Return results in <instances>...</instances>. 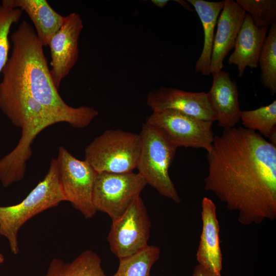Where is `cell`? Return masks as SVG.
<instances>
[{"instance_id": "6da1fadb", "label": "cell", "mask_w": 276, "mask_h": 276, "mask_svg": "<svg viewBox=\"0 0 276 276\" xmlns=\"http://www.w3.org/2000/svg\"><path fill=\"white\" fill-rule=\"evenodd\" d=\"M204 189L244 225L276 218V146L243 126L224 129L207 152Z\"/></svg>"}, {"instance_id": "7a4b0ae2", "label": "cell", "mask_w": 276, "mask_h": 276, "mask_svg": "<svg viewBox=\"0 0 276 276\" xmlns=\"http://www.w3.org/2000/svg\"><path fill=\"white\" fill-rule=\"evenodd\" d=\"M12 50L0 84L23 90L65 122L77 128L88 126L99 114L87 106L73 107L59 95L53 81L43 45L26 20L12 34Z\"/></svg>"}, {"instance_id": "3957f363", "label": "cell", "mask_w": 276, "mask_h": 276, "mask_svg": "<svg viewBox=\"0 0 276 276\" xmlns=\"http://www.w3.org/2000/svg\"><path fill=\"white\" fill-rule=\"evenodd\" d=\"M0 109L21 130L16 146L0 159V181L7 188L23 179L36 136L47 127L61 121L25 91L2 84Z\"/></svg>"}, {"instance_id": "277c9868", "label": "cell", "mask_w": 276, "mask_h": 276, "mask_svg": "<svg viewBox=\"0 0 276 276\" xmlns=\"http://www.w3.org/2000/svg\"><path fill=\"white\" fill-rule=\"evenodd\" d=\"M65 201L60 185L56 158H52L44 178L22 201L10 206H0V234L8 240L11 252H19L18 234L29 219Z\"/></svg>"}, {"instance_id": "5b68a950", "label": "cell", "mask_w": 276, "mask_h": 276, "mask_svg": "<svg viewBox=\"0 0 276 276\" xmlns=\"http://www.w3.org/2000/svg\"><path fill=\"white\" fill-rule=\"evenodd\" d=\"M140 135L138 173L162 196L180 203L181 199L169 174L177 148L162 131L146 122L142 125Z\"/></svg>"}, {"instance_id": "8992f818", "label": "cell", "mask_w": 276, "mask_h": 276, "mask_svg": "<svg viewBox=\"0 0 276 276\" xmlns=\"http://www.w3.org/2000/svg\"><path fill=\"white\" fill-rule=\"evenodd\" d=\"M141 148L140 134L108 129L85 149V160L97 172L123 173L136 168Z\"/></svg>"}, {"instance_id": "52a82bcc", "label": "cell", "mask_w": 276, "mask_h": 276, "mask_svg": "<svg viewBox=\"0 0 276 276\" xmlns=\"http://www.w3.org/2000/svg\"><path fill=\"white\" fill-rule=\"evenodd\" d=\"M147 183L140 174L99 172L96 174L92 201L97 211L107 214L112 220L123 215Z\"/></svg>"}, {"instance_id": "ba28073f", "label": "cell", "mask_w": 276, "mask_h": 276, "mask_svg": "<svg viewBox=\"0 0 276 276\" xmlns=\"http://www.w3.org/2000/svg\"><path fill=\"white\" fill-rule=\"evenodd\" d=\"M146 123L162 131L177 148H202L208 152L214 140L213 121L172 109L152 111Z\"/></svg>"}, {"instance_id": "9c48e42d", "label": "cell", "mask_w": 276, "mask_h": 276, "mask_svg": "<svg viewBox=\"0 0 276 276\" xmlns=\"http://www.w3.org/2000/svg\"><path fill=\"white\" fill-rule=\"evenodd\" d=\"M59 181L65 201L70 202L86 218L97 212L92 201L97 172L85 160L77 159L60 146L56 158Z\"/></svg>"}, {"instance_id": "30bf717a", "label": "cell", "mask_w": 276, "mask_h": 276, "mask_svg": "<svg viewBox=\"0 0 276 276\" xmlns=\"http://www.w3.org/2000/svg\"><path fill=\"white\" fill-rule=\"evenodd\" d=\"M151 226L146 207L139 196L123 215L112 220L107 240L112 254L120 259L146 247Z\"/></svg>"}, {"instance_id": "8fae6325", "label": "cell", "mask_w": 276, "mask_h": 276, "mask_svg": "<svg viewBox=\"0 0 276 276\" xmlns=\"http://www.w3.org/2000/svg\"><path fill=\"white\" fill-rule=\"evenodd\" d=\"M83 27L81 16L72 13L65 16L63 24L49 42L52 66L50 73L57 89L78 60V40Z\"/></svg>"}, {"instance_id": "7c38bea8", "label": "cell", "mask_w": 276, "mask_h": 276, "mask_svg": "<svg viewBox=\"0 0 276 276\" xmlns=\"http://www.w3.org/2000/svg\"><path fill=\"white\" fill-rule=\"evenodd\" d=\"M146 103L152 111L172 109L206 121H215L206 93L162 86L151 90Z\"/></svg>"}, {"instance_id": "4fadbf2b", "label": "cell", "mask_w": 276, "mask_h": 276, "mask_svg": "<svg viewBox=\"0 0 276 276\" xmlns=\"http://www.w3.org/2000/svg\"><path fill=\"white\" fill-rule=\"evenodd\" d=\"M212 75V85L206 95L215 121L224 129L236 127L241 111L237 83L227 72L221 71Z\"/></svg>"}, {"instance_id": "5bb4252c", "label": "cell", "mask_w": 276, "mask_h": 276, "mask_svg": "<svg viewBox=\"0 0 276 276\" xmlns=\"http://www.w3.org/2000/svg\"><path fill=\"white\" fill-rule=\"evenodd\" d=\"M216 210L213 200L206 197H203L201 212L202 231L196 257L198 264L220 276L222 269V255Z\"/></svg>"}, {"instance_id": "9a60e30c", "label": "cell", "mask_w": 276, "mask_h": 276, "mask_svg": "<svg viewBox=\"0 0 276 276\" xmlns=\"http://www.w3.org/2000/svg\"><path fill=\"white\" fill-rule=\"evenodd\" d=\"M246 12L233 0H225L217 20L210 65L211 74L223 67V60L235 46Z\"/></svg>"}, {"instance_id": "2e32d148", "label": "cell", "mask_w": 276, "mask_h": 276, "mask_svg": "<svg viewBox=\"0 0 276 276\" xmlns=\"http://www.w3.org/2000/svg\"><path fill=\"white\" fill-rule=\"evenodd\" d=\"M267 29L259 28L253 23L250 15L246 13L234 46V51L227 62L237 66L241 77L247 67L256 68L265 40Z\"/></svg>"}, {"instance_id": "e0dca14e", "label": "cell", "mask_w": 276, "mask_h": 276, "mask_svg": "<svg viewBox=\"0 0 276 276\" xmlns=\"http://www.w3.org/2000/svg\"><path fill=\"white\" fill-rule=\"evenodd\" d=\"M12 6L25 11L33 22L38 39L48 45L63 24L65 16L55 11L45 0H10Z\"/></svg>"}, {"instance_id": "ac0fdd59", "label": "cell", "mask_w": 276, "mask_h": 276, "mask_svg": "<svg viewBox=\"0 0 276 276\" xmlns=\"http://www.w3.org/2000/svg\"><path fill=\"white\" fill-rule=\"evenodd\" d=\"M197 12L202 25L204 42L201 53L195 64V72L203 76H210L211 56L214 39V31L218 17L224 1L209 2L204 0H188Z\"/></svg>"}, {"instance_id": "d6986e66", "label": "cell", "mask_w": 276, "mask_h": 276, "mask_svg": "<svg viewBox=\"0 0 276 276\" xmlns=\"http://www.w3.org/2000/svg\"><path fill=\"white\" fill-rule=\"evenodd\" d=\"M101 263L97 253L86 249L71 262L53 258L43 276H108L105 274Z\"/></svg>"}, {"instance_id": "ffe728a7", "label": "cell", "mask_w": 276, "mask_h": 276, "mask_svg": "<svg viewBox=\"0 0 276 276\" xmlns=\"http://www.w3.org/2000/svg\"><path fill=\"white\" fill-rule=\"evenodd\" d=\"M160 248L148 245L136 253L119 259L117 271L110 276H151V270L159 258Z\"/></svg>"}, {"instance_id": "44dd1931", "label": "cell", "mask_w": 276, "mask_h": 276, "mask_svg": "<svg viewBox=\"0 0 276 276\" xmlns=\"http://www.w3.org/2000/svg\"><path fill=\"white\" fill-rule=\"evenodd\" d=\"M260 80L270 92L276 93V22L270 26L259 58Z\"/></svg>"}, {"instance_id": "7402d4cb", "label": "cell", "mask_w": 276, "mask_h": 276, "mask_svg": "<svg viewBox=\"0 0 276 276\" xmlns=\"http://www.w3.org/2000/svg\"><path fill=\"white\" fill-rule=\"evenodd\" d=\"M240 121L244 127L268 138L276 128V100L254 110H241Z\"/></svg>"}, {"instance_id": "603a6c76", "label": "cell", "mask_w": 276, "mask_h": 276, "mask_svg": "<svg viewBox=\"0 0 276 276\" xmlns=\"http://www.w3.org/2000/svg\"><path fill=\"white\" fill-rule=\"evenodd\" d=\"M236 2L250 15L257 27L268 28L276 22L275 0H237Z\"/></svg>"}, {"instance_id": "cb8c5ba5", "label": "cell", "mask_w": 276, "mask_h": 276, "mask_svg": "<svg viewBox=\"0 0 276 276\" xmlns=\"http://www.w3.org/2000/svg\"><path fill=\"white\" fill-rule=\"evenodd\" d=\"M21 14V10L14 8L10 0L2 1L0 5V73L8 59L10 29L13 24L20 19Z\"/></svg>"}, {"instance_id": "d4e9b609", "label": "cell", "mask_w": 276, "mask_h": 276, "mask_svg": "<svg viewBox=\"0 0 276 276\" xmlns=\"http://www.w3.org/2000/svg\"><path fill=\"white\" fill-rule=\"evenodd\" d=\"M192 276H217L206 270L200 265H196L193 269ZM220 276H222V275Z\"/></svg>"}, {"instance_id": "484cf974", "label": "cell", "mask_w": 276, "mask_h": 276, "mask_svg": "<svg viewBox=\"0 0 276 276\" xmlns=\"http://www.w3.org/2000/svg\"><path fill=\"white\" fill-rule=\"evenodd\" d=\"M151 2L157 7L160 8H163L167 5L168 3L169 2V1L168 0H152L151 1Z\"/></svg>"}, {"instance_id": "4316f807", "label": "cell", "mask_w": 276, "mask_h": 276, "mask_svg": "<svg viewBox=\"0 0 276 276\" xmlns=\"http://www.w3.org/2000/svg\"><path fill=\"white\" fill-rule=\"evenodd\" d=\"M268 139L269 140V143L276 146V128L274 129L270 134Z\"/></svg>"}, {"instance_id": "83f0119b", "label": "cell", "mask_w": 276, "mask_h": 276, "mask_svg": "<svg viewBox=\"0 0 276 276\" xmlns=\"http://www.w3.org/2000/svg\"><path fill=\"white\" fill-rule=\"evenodd\" d=\"M176 2L179 3L185 9L190 11H193V10L191 8L190 5L189 4V3L183 1H176Z\"/></svg>"}, {"instance_id": "f1b7e54d", "label": "cell", "mask_w": 276, "mask_h": 276, "mask_svg": "<svg viewBox=\"0 0 276 276\" xmlns=\"http://www.w3.org/2000/svg\"><path fill=\"white\" fill-rule=\"evenodd\" d=\"M4 260L5 258L3 255L0 253V265L4 262Z\"/></svg>"}, {"instance_id": "f546056e", "label": "cell", "mask_w": 276, "mask_h": 276, "mask_svg": "<svg viewBox=\"0 0 276 276\" xmlns=\"http://www.w3.org/2000/svg\"><path fill=\"white\" fill-rule=\"evenodd\" d=\"M160 276H164V275H160Z\"/></svg>"}]
</instances>
